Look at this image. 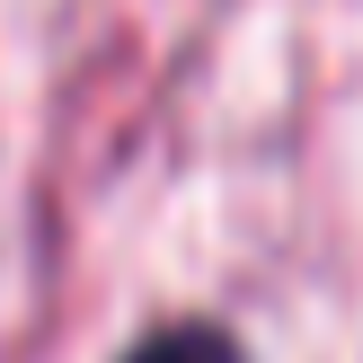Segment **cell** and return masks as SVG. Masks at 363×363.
<instances>
[{
    "mask_svg": "<svg viewBox=\"0 0 363 363\" xmlns=\"http://www.w3.org/2000/svg\"><path fill=\"white\" fill-rule=\"evenodd\" d=\"M124 363H248V354H240V337L213 328V319H169V328H151Z\"/></svg>",
    "mask_w": 363,
    "mask_h": 363,
    "instance_id": "6da1fadb",
    "label": "cell"
}]
</instances>
